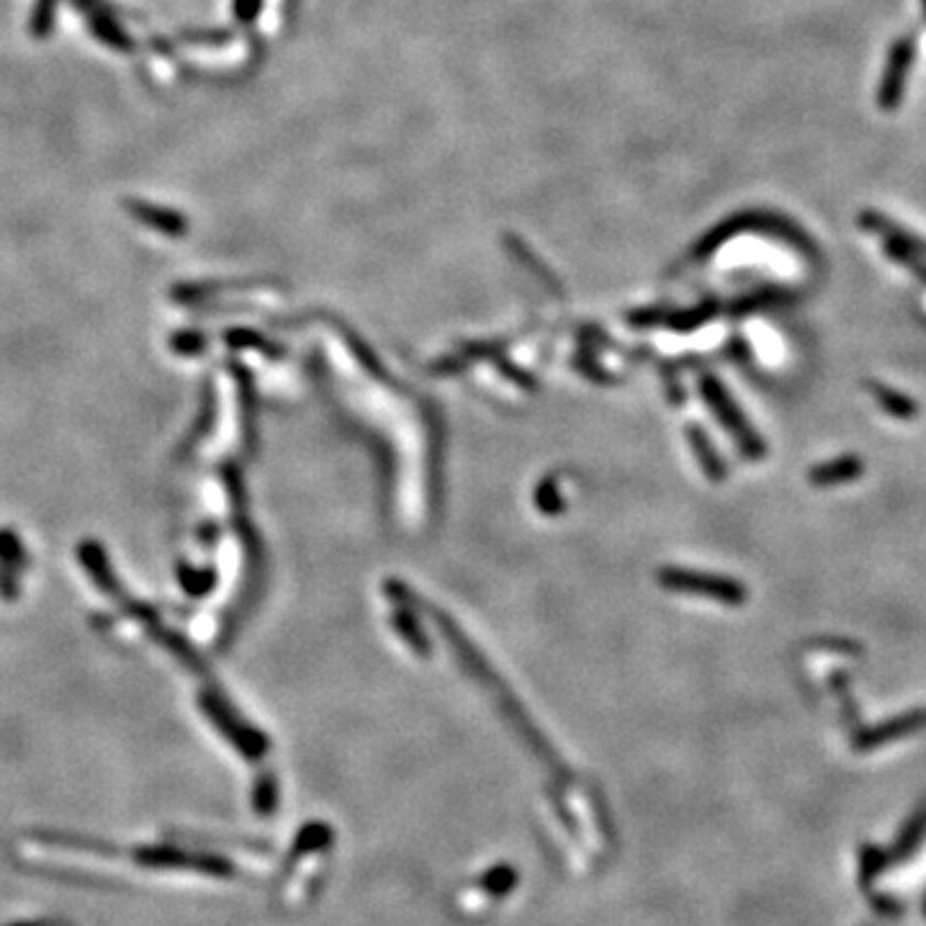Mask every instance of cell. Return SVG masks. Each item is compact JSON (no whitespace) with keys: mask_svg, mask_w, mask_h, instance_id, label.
<instances>
[{"mask_svg":"<svg viewBox=\"0 0 926 926\" xmlns=\"http://www.w3.org/2000/svg\"><path fill=\"white\" fill-rule=\"evenodd\" d=\"M78 562L86 566V571L90 574V579L96 581L98 589L106 595H111L113 600H119L121 595V587L117 581V574L111 569V562L109 556H106V548L101 546L98 541H83L78 546Z\"/></svg>","mask_w":926,"mask_h":926,"instance_id":"cell-1","label":"cell"},{"mask_svg":"<svg viewBox=\"0 0 926 926\" xmlns=\"http://www.w3.org/2000/svg\"><path fill=\"white\" fill-rule=\"evenodd\" d=\"M127 209L134 219L144 221V225H150L152 229H160V232H167V235L181 232V219L171 211L155 209L152 204H142V201H127Z\"/></svg>","mask_w":926,"mask_h":926,"instance_id":"cell-3","label":"cell"},{"mask_svg":"<svg viewBox=\"0 0 926 926\" xmlns=\"http://www.w3.org/2000/svg\"><path fill=\"white\" fill-rule=\"evenodd\" d=\"M0 564H3V571H13L24 564V543L19 541L17 533L0 531Z\"/></svg>","mask_w":926,"mask_h":926,"instance_id":"cell-5","label":"cell"},{"mask_svg":"<svg viewBox=\"0 0 926 926\" xmlns=\"http://www.w3.org/2000/svg\"><path fill=\"white\" fill-rule=\"evenodd\" d=\"M55 11L57 0H36L34 13H32V34L34 36H47L55 26Z\"/></svg>","mask_w":926,"mask_h":926,"instance_id":"cell-6","label":"cell"},{"mask_svg":"<svg viewBox=\"0 0 926 926\" xmlns=\"http://www.w3.org/2000/svg\"><path fill=\"white\" fill-rule=\"evenodd\" d=\"M908 67V47H898L893 52V59H891V73L885 75V83H883V106L885 109H891L898 101V94H901V78H903V70Z\"/></svg>","mask_w":926,"mask_h":926,"instance_id":"cell-4","label":"cell"},{"mask_svg":"<svg viewBox=\"0 0 926 926\" xmlns=\"http://www.w3.org/2000/svg\"><path fill=\"white\" fill-rule=\"evenodd\" d=\"M90 32H94L98 42L117 52H129L134 47L124 29H121L111 17H106V13H94V17H90Z\"/></svg>","mask_w":926,"mask_h":926,"instance_id":"cell-2","label":"cell"}]
</instances>
